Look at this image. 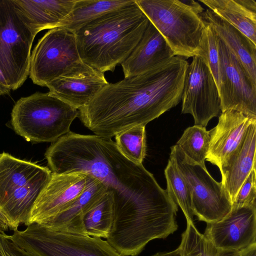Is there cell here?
<instances>
[{
  "instance_id": "obj_33",
  "label": "cell",
  "mask_w": 256,
  "mask_h": 256,
  "mask_svg": "<svg viewBox=\"0 0 256 256\" xmlns=\"http://www.w3.org/2000/svg\"><path fill=\"white\" fill-rule=\"evenodd\" d=\"M12 90L0 68V96L8 94Z\"/></svg>"
},
{
  "instance_id": "obj_29",
  "label": "cell",
  "mask_w": 256,
  "mask_h": 256,
  "mask_svg": "<svg viewBox=\"0 0 256 256\" xmlns=\"http://www.w3.org/2000/svg\"><path fill=\"white\" fill-rule=\"evenodd\" d=\"M114 136L115 144L124 155L134 162L142 164L146 150L145 126H134Z\"/></svg>"
},
{
  "instance_id": "obj_22",
  "label": "cell",
  "mask_w": 256,
  "mask_h": 256,
  "mask_svg": "<svg viewBox=\"0 0 256 256\" xmlns=\"http://www.w3.org/2000/svg\"><path fill=\"white\" fill-rule=\"evenodd\" d=\"M256 44V2L254 0H200Z\"/></svg>"
},
{
  "instance_id": "obj_3",
  "label": "cell",
  "mask_w": 256,
  "mask_h": 256,
  "mask_svg": "<svg viewBox=\"0 0 256 256\" xmlns=\"http://www.w3.org/2000/svg\"><path fill=\"white\" fill-rule=\"evenodd\" d=\"M148 22L136 0L98 17L74 33L80 60L103 74L114 72L138 44Z\"/></svg>"
},
{
  "instance_id": "obj_23",
  "label": "cell",
  "mask_w": 256,
  "mask_h": 256,
  "mask_svg": "<svg viewBox=\"0 0 256 256\" xmlns=\"http://www.w3.org/2000/svg\"><path fill=\"white\" fill-rule=\"evenodd\" d=\"M51 174L50 170L16 190L1 208L8 220L10 229L14 230L21 224H26L32 206Z\"/></svg>"
},
{
  "instance_id": "obj_14",
  "label": "cell",
  "mask_w": 256,
  "mask_h": 256,
  "mask_svg": "<svg viewBox=\"0 0 256 256\" xmlns=\"http://www.w3.org/2000/svg\"><path fill=\"white\" fill-rule=\"evenodd\" d=\"M108 84L104 74L82 62L46 87L52 94L78 110Z\"/></svg>"
},
{
  "instance_id": "obj_25",
  "label": "cell",
  "mask_w": 256,
  "mask_h": 256,
  "mask_svg": "<svg viewBox=\"0 0 256 256\" xmlns=\"http://www.w3.org/2000/svg\"><path fill=\"white\" fill-rule=\"evenodd\" d=\"M210 134L205 127L194 125L186 128L176 145L186 162L206 168L205 160L209 148Z\"/></svg>"
},
{
  "instance_id": "obj_8",
  "label": "cell",
  "mask_w": 256,
  "mask_h": 256,
  "mask_svg": "<svg viewBox=\"0 0 256 256\" xmlns=\"http://www.w3.org/2000/svg\"><path fill=\"white\" fill-rule=\"evenodd\" d=\"M82 62L75 34L56 28L38 40L31 52L29 76L34 84L46 86Z\"/></svg>"
},
{
  "instance_id": "obj_36",
  "label": "cell",
  "mask_w": 256,
  "mask_h": 256,
  "mask_svg": "<svg viewBox=\"0 0 256 256\" xmlns=\"http://www.w3.org/2000/svg\"><path fill=\"white\" fill-rule=\"evenodd\" d=\"M0 222H2L9 228V222L6 216L0 210ZM10 229V228H9Z\"/></svg>"
},
{
  "instance_id": "obj_26",
  "label": "cell",
  "mask_w": 256,
  "mask_h": 256,
  "mask_svg": "<svg viewBox=\"0 0 256 256\" xmlns=\"http://www.w3.org/2000/svg\"><path fill=\"white\" fill-rule=\"evenodd\" d=\"M112 196L107 191L83 217L86 234L92 237L106 238L112 225Z\"/></svg>"
},
{
  "instance_id": "obj_15",
  "label": "cell",
  "mask_w": 256,
  "mask_h": 256,
  "mask_svg": "<svg viewBox=\"0 0 256 256\" xmlns=\"http://www.w3.org/2000/svg\"><path fill=\"white\" fill-rule=\"evenodd\" d=\"M255 120L256 118L237 110L222 112L217 125L208 130L209 148L206 160L220 170L226 158L240 142L250 124Z\"/></svg>"
},
{
  "instance_id": "obj_37",
  "label": "cell",
  "mask_w": 256,
  "mask_h": 256,
  "mask_svg": "<svg viewBox=\"0 0 256 256\" xmlns=\"http://www.w3.org/2000/svg\"><path fill=\"white\" fill-rule=\"evenodd\" d=\"M9 229L8 227L4 224L2 222H0V230L5 231Z\"/></svg>"
},
{
  "instance_id": "obj_21",
  "label": "cell",
  "mask_w": 256,
  "mask_h": 256,
  "mask_svg": "<svg viewBox=\"0 0 256 256\" xmlns=\"http://www.w3.org/2000/svg\"><path fill=\"white\" fill-rule=\"evenodd\" d=\"M49 170L5 152L0 154V210L16 190Z\"/></svg>"
},
{
  "instance_id": "obj_27",
  "label": "cell",
  "mask_w": 256,
  "mask_h": 256,
  "mask_svg": "<svg viewBox=\"0 0 256 256\" xmlns=\"http://www.w3.org/2000/svg\"><path fill=\"white\" fill-rule=\"evenodd\" d=\"M182 256H240V251L219 248L200 234L193 222H187L178 246Z\"/></svg>"
},
{
  "instance_id": "obj_18",
  "label": "cell",
  "mask_w": 256,
  "mask_h": 256,
  "mask_svg": "<svg viewBox=\"0 0 256 256\" xmlns=\"http://www.w3.org/2000/svg\"><path fill=\"white\" fill-rule=\"evenodd\" d=\"M174 56L164 38L149 21L140 41L120 65L126 78L141 74Z\"/></svg>"
},
{
  "instance_id": "obj_35",
  "label": "cell",
  "mask_w": 256,
  "mask_h": 256,
  "mask_svg": "<svg viewBox=\"0 0 256 256\" xmlns=\"http://www.w3.org/2000/svg\"><path fill=\"white\" fill-rule=\"evenodd\" d=\"M152 256H182V254L178 248L173 251L166 252H158Z\"/></svg>"
},
{
  "instance_id": "obj_6",
  "label": "cell",
  "mask_w": 256,
  "mask_h": 256,
  "mask_svg": "<svg viewBox=\"0 0 256 256\" xmlns=\"http://www.w3.org/2000/svg\"><path fill=\"white\" fill-rule=\"evenodd\" d=\"M12 239L30 256H122L106 240L60 232L41 224L16 229Z\"/></svg>"
},
{
  "instance_id": "obj_1",
  "label": "cell",
  "mask_w": 256,
  "mask_h": 256,
  "mask_svg": "<svg viewBox=\"0 0 256 256\" xmlns=\"http://www.w3.org/2000/svg\"><path fill=\"white\" fill-rule=\"evenodd\" d=\"M44 156L52 172H82L100 182L112 196V218L170 198L153 174L124 155L112 138L70 132L52 142Z\"/></svg>"
},
{
  "instance_id": "obj_16",
  "label": "cell",
  "mask_w": 256,
  "mask_h": 256,
  "mask_svg": "<svg viewBox=\"0 0 256 256\" xmlns=\"http://www.w3.org/2000/svg\"><path fill=\"white\" fill-rule=\"evenodd\" d=\"M256 120L250 124L240 142L220 169L221 182L232 204L251 171L256 168Z\"/></svg>"
},
{
  "instance_id": "obj_4",
  "label": "cell",
  "mask_w": 256,
  "mask_h": 256,
  "mask_svg": "<svg viewBox=\"0 0 256 256\" xmlns=\"http://www.w3.org/2000/svg\"><path fill=\"white\" fill-rule=\"evenodd\" d=\"M78 110L50 92L20 98L12 112L11 124L27 141L54 142L70 132Z\"/></svg>"
},
{
  "instance_id": "obj_7",
  "label": "cell",
  "mask_w": 256,
  "mask_h": 256,
  "mask_svg": "<svg viewBox=\"0 0 256 256\" xmlns=\"http://www.w3.org/2000/svg\"><path fill=\"white\" fill-rule=\"evenodd\" d=\"M35 37L12 0H0V68L12 90L20 87L29 76Z\"/></svg>"
},
{
  "instance_id": "obj_34",
  "label": "cell",
  "mask_w": 256,
  "mask_h": 256,
  "mask_svg": "<svg viewBox=\"0 0 256 256\" xmlns=\"http://www.w3.org/2000/svg\"><path fill=\"white\" fill-rule=\"evenodd\" d=\"M240 256H256V243L240 250Z\"/></svg>"
},
{
  "instance_id": "obj_30",
  "label": "cell",
  "mask_w": 256,
  "mask_h": 256,
  "mask_svg": "<svg viewBox=\"0 0 256 256\" xmlns=\"http://www.w3.org/2000/svg\"><path fill=\"white\" fill-rule=\"evenodd\" d=\"M204 22L206 26L202 36L200 51L198 56L204 59L208 66L218 89L222 73L218 48V36L212 25Z\"/></svg>"
},
{
  "instance_id": "obj_9",
  "label": "cell",
  "mask_w": 256,
  "mask_h": 256,
  "mask_svg": "<svg viewBox=\"0 0 256 256\" xmlns=\"http://www.w3.org/2000/svg\"><path fill=\"white\" fill-rule=\"evenodd\" d=\"M170 149V157L190 188L194 216L206 223L222 220L231 212L232 202L222 182L214 180L206 168L186 162L176 144Z\"/></svg>"
},
{
  "instance_id": "obj_19",
  "label": "cell",
  "mask_w": 256,
  "mask_h": 256,
  "mask_svg": "<svg viewBox=\"0 0 256 256\" xmlns=\"http://www.w3.org/2000/svg\"><path fill=\"white\" fill-rule=\"evenodd\" d=\"M88 175L86 187L82 194L66 209L46 222L40 224L52 230L87 235L84 228L83 217L107 192L100 182Z\"/></svg>"
},
{
  "instance_id": "obj_31",
  "label": "cell",
  "mask_w": 256,
  "mask_h": 256,
  "mask_svg": "<svg viewBox=\"0 0 256 256\" xmlns=\"http://www.w3.org/2000/svg\"><path fill=\"white\" fill-rule=\"evenodd\" d=\"M256 173L253 169L246 178L232 204V208L256 206Z\"/></svg>"
},
{
  "instance_id": "obj_11",
  "label": "cell",
  "mask_w": 256,
  "mask_h": 256,
  "mask_svg": "<svg viewBox=\"0 0 256 256\" xmlns=\"http://www.w3.org/2000/svg\"><path fill=\"white\" fill-rule=\"evenodd\" d=\"M218 48L222 71L218 88L222 112L235 110L256 118V84L219 36Z\"/></svg>"
},
{
  "instance_id": "obj_20",
  "label": "cell",
  "mask_w": 256,
  "mask_h": 256,
  "mask_svg": "<svg viewBox=\"0 0 256 256\" xmlns=\"http://www.w3.org/2000/svg\"><path fill=\"white\" fill-rule=\"evenodd\" d=\"M210 24L219 38L234 54L256 84V44L244 34L208 8L202 14Z\"/></svg>"
},
{
  "instance_id": "obj_13",
  "label": "cell",
  "mask_w": 256,
  "mask_h": 256,
  "mask_svg": "<svg viewBox=\"0 0 256 256\" xmlns=\"http://www.w3.org/2000/svg\"><path fill=\"white\" fill-rule=\"evenodd\" d=\"M206 224L204 234L219 248L240 251L256 243V206L232 208L222 220Z\"/></svg>"
},
{
  "instance_id": "obj_12",
  "label": "cell",
  "mask_w": 256,
  "mask_h": 256,
  "mask_svg": "<svg viewBox=\"0 0 256 256\" xmlns=\"http://www.w3.org/2000/svg\"><path fill=\"white\" fill-rule=\"evenodd\" d=\"M88 177L82 172H52L32 206L26 226L46 223L66 209L84 192Z\"/></svg>"
},
{
  "instance_id": "obj_17",
  "label": "cell",
  "mask_w": 256,
  "mask_h": 256,
  "mask_svg": "<svg viewBox=\"0 0 256 256\" xmlns=\"http://www.w3.org/2000/svg\"><path fill=\"white\" fill-rule=\"evenodd\" d=\"M22 22L35 36L40 31L60 26L76 0H12Z\"/></svg>"
},
{
  "instance_id": "obj_32",
  "label": "cell",
  "mask_w": 256,
  "mask_h": 256,
  "mask_svg": "<svg viewBox=\"0 0 256 256\" xmlns=\"http://www.w3.org/2000/svg\"><path fill=\"white\" fill-rule=\"evenodd\" d=\"M0 256H30L12 239L4 231L0 230Z\"/></svg>"
},
{
  "instance_id": "obj_24",
  "label": "cell",
  "mask_w": 256,
  "mask_h": 256,
  "mask_svg": "<svg viewBox=\"0 0 256 256\" xmlns=\"http://www.w3.org/2000/svg\"><path fill=\"white\" fill-rule=\"evenodd\" d=\"M134 0H76L73 8L59 27L73 33L98 17Z\"/></svg>"
},
{
  "instance_id": "obj_28",
  "label": "cell",
  "mask_w": 256,
  "mask_h": 256,
  "mask_svg": "<svg viewBox=\"0 0 256 256\" xmlns=\"http://www.w3.org/2000/svg\"><path fill=\"white\" fill-rule=\"evenodd\" d=\"M166 189L169 196L180 206L186 222H193L192 193L188 184L180 174L174 160L170 157L164 170Z\"/></svg>"
},
{
  "instance_id": "obj_2",
  "label": "cell",
  "mask_w": 256,
  "mask_h": 256,
  "mask_svg": "<svg viewBox=\"0 0 256 256\" xmlns=\"http://www.w3.org/2000/svg\"><path fill=\"white\" fill-rule=\"evenodd\" d=\"M188 63L174 56L138 75L105 86L78 110L84 125L100 137L143 126L176 106L182 100Z\"/></svg>"
},
{
  "instance_id": "obj_5",
  "label": "cell",
  "mask_w": 256,
  "mask_h": 256,
  "mask_svg": "<svg viewBox=\"0 0 256 256\" xmlns=\"http://www.w3.org/2000/svg\"><path fill=\"white\" fill-rule=\"evenodd\" d=\"M149 21L164 38L175 56L198 55L206 23L182 0H136Z\"/></svg>"
},
{
  "instance_id": "obj_10",
  "label": "cell",
  "mask_w": 256,
  "mask_h": 256,
  "mask_svg": "<svg viewBox=\"0 0 256 256\" xmlns=\"http://www.w3.org/2000/svg\"><path fill=\"white\" fill-rule=\"evenodd\" d=\"M182 114H190L194 124L206 127L209 121L222 113L219 90L204 59L192 57L186 71L182 96Z\"/></svg>"
}]
</instances>
